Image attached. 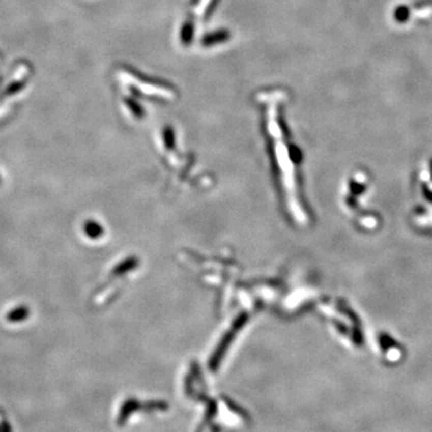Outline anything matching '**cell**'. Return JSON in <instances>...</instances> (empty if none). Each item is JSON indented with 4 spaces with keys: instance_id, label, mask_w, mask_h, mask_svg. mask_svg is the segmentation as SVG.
I'll use <instances>...</instances> for the list:
<instances>
[{
    "instance_id": "obj_1",
    "label": "cell",
    "mask_w": 432,
    "mask_h": 432,
    "mask_svg": "<svg viewBox=\"0 0 432 432\" xmlns=\"http://www.w3.org/2000/svg\"><path fill=\"white\" fill-rule=\"evenodd\" d=\"M29 72H30V66H28L24 63L21 64V65L17 68V70L15 71V73H13L11 81L8 83V85H6L4 90H3L2 98L3 99L9 98V96L13 95V94L21 92V90L24 88L26 82H28Z\"/></svg>"
},
{
    "instance_id": "obj_2",
    "label": "cell",
    "mask_w": 432,
    "mask_h": 432,
    "mask_svg": "<svg viewBox=\"0 0 432 432\" xmlns=\"http://www.w3.org/2000/svg\"><path fill=\"white\" fill-rule=\"evenodd\" d=\"M26 313H28V310H26L25 307H18V309H15L11 311V312H9L6 318H8L10 322H21V321L25 318Z\"/></svg>"
}]
</instances>
